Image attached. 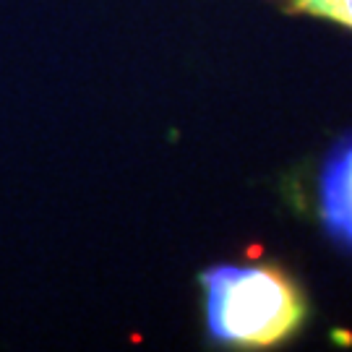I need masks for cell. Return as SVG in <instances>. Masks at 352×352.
Here are the masks:
<instances>
[{
    "instance_id": "6da1fadb",
    "label": "cell",
    "mask_w": 352,
    "mask_h": 352,
    "mask_svg": "<svg viewBox=\"0 0 352 352\" xmlns=\"http://www.w3.org/2000/svg\"><path fill=\"white\" fill-rule=\"evenodd\" d=\"M212 340L232 347H274L305 318L298 287L274 266H212L201 274Z\"/></svg>"
},
{
    "instance_id": "7a4b0ae2",
    "label": "cell",
    "mask_w": 352,
    "mask_h": 352,
    "mask_svg": "<svg viewBox=\"0 0 352 352\" xmlns=\"http://www.w3.org/2000/svg\"><path fill=\"white\" fill-rule=\"evenodd\" d=\"M318 209L329 235L352 248V136L342 139L321 164Z\"/></svg>"
},
{
    "instance_id": "3957f363",
    "label": "cell",
    "mask_w": 352,
    "mask_h": 352,
    "mask_svg": "<svg viewBox=\"0 0 352 352\" xmlns=\"http://www.w3.org/2000/svg\"><path fill=\"white\" fill-rule=\"evenodd\" d=\"M292 8L298 13H311L352 26V0H295Z\"/></svg>"
}]
</instances>
